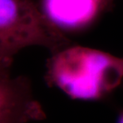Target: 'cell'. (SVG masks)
<instances>
[{"label":"cell","mask_w":123,"mask_h":123,"mask_svg":"<svg viewBox=\"0 0 123 123\" xmlns=\"http://www.w3.org/2000/svg\"><path fill=\"white\" fill-rule=\"evenodd\" d=\"M46 68L47 84L75 100H102L123 82V57L87 47L54 52Z\"/></svg>","instance_id":"1"},{"label":"cell","mask_w":123,"mask_h":123,"mask_svg":"<svg viewBox=\"0 0 123 123\" xmlns=\"http://www.w3.org/2000/svg\"><path fill=\"white\" fill-rule=\"evenodd\" d=\"M69 42L32 0H0V68H10L16 54L26 47L54 53Z\"/></svg>","instance_id":"2"},{"label":"cell","mask_w":123,"mask_h":123,"mask_svg":"<svg viewBox=\"0 0 123 123\" xmlns=\"http://www.w3.org/2000/svg\"><path fill=\"white\" fill-rule=\"evenodd\" d=\"M45 118L28 78L13 76L10 68H0V123H28Z\"/></svg>","instance_id":"3"},{"label":"cell","mask_w":123,"mask_h":123,"mask_svg":"<svg viewBox=\"0 0 123 123\" xmlns=\"http://www.w3.org/2000/svg\"><path fill=\"white\" fill-rule=\"evenodd\" d=\"M41 11L62 30H82L110 8L106 0H42Z\"/></svg>","instance_id":"4"},{"label":"cell","mask_w":123,"mask_h":123,"mask_svg":"<svg viewBox=\"0 0 123 123\" xmlns=\"http://www.w3.org/2000/svg\"><path fill=\"white\" fill-rule=\"evenodd\" d=\"M116 123H123V111L119 112L118 115L117 117V122Z\"/></svg>","instance_id":"5"},{"label":"cell","mask_w":123,"mask_h":123,"mask_svg":"<svg viewBox=\"0 0 123 123\" xmlns=\"http://www.w3.org/2000/svg\"><path fill=\"white\" fill-rule=\"evenodd\" d=\"M114 0H106V3L108 4V6H111V4H112V2H113Z\"/></svg>","instance_id":"6"}]
</instances>
